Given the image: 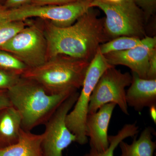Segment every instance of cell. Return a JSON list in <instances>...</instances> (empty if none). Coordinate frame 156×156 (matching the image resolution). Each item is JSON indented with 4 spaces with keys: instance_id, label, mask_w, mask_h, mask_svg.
<instances>
[{
    "instance_id": "8fae6325",
    "label": "cell",
    "mask_w": 156,
    "mask_h": 156,
    "mask_svg": "<svg viewBox=\"0 0 156 156\" xmlns=\"http://www.w3.org/2000/svg\"><path fill=\"white\" fill-rule=\"evenodd\" d=\"M116 105L106 104L97 111L88 114L85 124L86 136L89 138L91 149L102 152L109 145L108 134L109 126Z\"/></svg>"
},
{
    "instance_id": "5bb4252c",
    "label": "cell",
    "mask_w": 156,
    "mask_h": 156,
    "mask_svg": "<svg viewBox=\"0 0 156 156\" xmlns=\"http://www.w3.org/2000/svg\"><path fill=\"white\" fill-rule=\"evenodd\" d=\"M21 128V117L13 106L0 110V149L18 141Z\"/></svg>"
},
{
    "instance_id": "4316f807",
    "label": "cell",
    "mask_w": 156,
    "mask_h": 156,
    "mask_svg": "<svg viewBox=\"0 0 156 156\" xmlns=\"http://www.w3.org/2000/svg\"><path fill=\"white\" fill-rule=\"evenodd\" d=\"M109 2H121L122 0H108Z\"/></svg>"
},
{
    "instance_id": "9c48e42d",
    "label": "cell",
    "mask_w": 156,
    "mask_h": 156,
    "mask_svg": "<svg viewBox=\"0 0 156 156\" xmlns=\"http://www.w3.org/2000/svg\"><path fill=\"white\" fill-rule=\"evenodd\" d=\"M132 82L129 73H122L115 66L103 73L93 90L89 102L88 114L97 111L106 104L114 103L126 115H129L126 101V87Z\"/></svg>"
},
{
    "instance_id": "5b68a950",
    "label": "cell",
    "mask_w": 156,
    "mask_h": 156,
    "mask_svg": "<svg viewBox=\"0 0 156 156\" xmlns=\"http://www.w3.org/2000/svg\"><path fill=\"white\" fill-rule=\"evenodd\" d=\"M92 0H78L62 5H41L30 4L15 9L1 6V13L8 21H25L35 17L48 20L61 27L69 26L91 7Z\"/></svg>"
},
{
    "instance_id": "44dd1931",
    "label": "cell",
    "mask_w": 156,
    "mask_h": 156,
    "mask_svg": "<svg viewBox=\"0 0 156 156\" xmlns=\"http://www.w3.org/2000/svg\"><path fill=\"white\" fill-rule=\"evenodd\" d=\"M136 5L142 10L144 14L145 21L155 12L156 0H133Z\"/></svg>"
},
{
    "instance_id": "ba28073f",
    "label": "cell",
    "mask_w": 156,
    "mask_h": 156,
    "mask_svg": "<svg viewBox=\"0 0 156 156\" xmlns=\"http://www.w3.org/2000/svg\"><path fill=\"white\" fill-rule=\"evenodd\" d=\"M79 95L77 91L72 93L45 123L42 142L44 156H62L63 150L72 143L76 142V136L68 128L66 119Z\"/></svg>"
},
{
    "instance_id": "ffe728a7",
    "label": "cell",
    "mask_w": 156,
    "mask_h": 156,
    "mask_svg": "<svg viewBox=\"0 0 156 156\" xmlns=\"http://www.w3.org/2000/svg\"><path fill=\"white\" fill-rule=\"evenodd\" d=\"M21 76L0 68V90H8L17 83Z\"/></svg>"
},
{
    "instance_id": "7402d4cb",
    "label": "cell",
    "mask_w": 156,
    "mask_h": 156,
    "mask_svg": "<svg viewBox=\"0 0 156 156\" xmlns=\"http://www.w3.org/2000/svg\"><path fill=\"white\" fill-rule=\"evenodd\" d=\"M77 1L78 0H31L30 3L41 5H62Z\"/></svg>"
},
{
    "instance_id": "484cf974",
    "label": "cell",
    "mask_w": 156,
    "mask_h": 156,
    "mask_svg": "<svg viewBox=\"0 0 156 156\" xmlns=\"http://www.w3.org/2000/svg\"><path fill=\"white\" fill-rule=\"evenodd\" d=\"M150 114L151 118L153 120L154 122L156 123V105H154L149 108Z\"/></svg>"
},
{
    "instance_id": "2e32d148",
    "label": "cell",
    "mask_w": 156,
    "mask_h": 156,
    "mask_svg": "<svg viewBox=\"0 0 156 156\" xmlns=\"http://www.w3.org/2000/svg\"><path fill=\"white\" fill-rule=\"evenodd\" d=\"M138 132L139 128L136 123L126 124L116 134L108 136L109 145L105 151L98 152L91 148L89 153L86 154L84 156H114L115 149L120 143L128 137L135 136Z\"/></svg>"
},
{
    "instance_id": "e0dca14e",
    "label": "cell",
    "mask_w": 156,
    "mask_h": 156,
    "mask_svg": "<svg viewBox=\"0 0 156 156\" xmlns=\"http://www.w3.org/2000/svg\"><path fill=\"white\" fill-rule=\"evenodd\" d=\"M142 39L134 37H117L101 44L98 50L104 55L112 52L125 51L140 44Z\"/></svg>"
},
{
    "instance_id": "7c38bea8",
    "label": "cell",
    "mask_w": 156,
    "mask_h": 156,
    "mask_svg": "<svg viewBox=\"0 0 156 156\" xmlns=\"http://www.w3.org/2000/svg\"><path fill=\"white\" fill-rule=\"evenodd\" d=\"M128 106L137 112L156 105V79H143L132 73V82L126 91Z\"/></svg>"
},
{
    "instance_id": "cb8c5ba5",
    "label": "cell",
    "mask_w": 156,
    "mask_h": 156,
    "mask_svg": "<svg viewBox=\"0 0 156 156\" xmlns=\"http://www.w3.org/2000/svg\"><path fill=\"white\" fill-rule=\"evenodd\" d=\"M31 0H6L3 5L7 9H15L31 3Z\"/></svg>"
},
{
    "instance_id": "8992f818",
    "label": "cell",
    "mask_w": 156,
    "mask_h": 156,
    "mask_svg": "<svg viewBox=\"0 0 156 156\" xmlns=\"http://www.w3.org/2000/svg\"><path fill=\"white\" fill-rule=\"evenodd\" d=\"M112 66L98 49L87 68L80 93L72 110L66 116V121L68 128L75 135L76 142L81 145L88 142L85 124L92 92L103 73Z\"/></svg>"
},
{
    "instance_id": "603a6c76",
    "label": "cell",
    "mask_w": 156,
    "mask_h": 156,
    "mask_svg": "<svg viewBox=\"0 0 156 156\" xmlns=\"http://www.w3.org/2000/svg\"><path fill=\"white\" fill-rule=\"evenodd\" d=\"M147 79H156V49L153 51L150 58Z\"/></svg>"
},
{
    "instance_id": "6da1fadb",
    "label": "cell",
    "mask_w": 156,
    "mask_h": 156,
    "mask_svg": "<svg viewBox=\"0 0 156 156\" xmlns=\"http://www.w3.org/2000/svg\"><path fill=\"white\" fill-rule=\"evenodd\" d=\"M98 13L93 7L90 8L74 23L65 27L41 20L48 42V59L65 55L91 62L100 45L108 39L104 20L98 17Z\"/></svg>"
},
{
    "instance_id": "4fadbf2b",
    "label": "cell",
    "mask_w": 156,
    "mask_h": 156,
    "mask_svg": "<svg viewBox=\"0 0 156 156\" xmlns=\"http://www.w3.org/2000/svg\"><path fill=\"white\" fill-rule=\"evenodd\" d=\"M43 137V134H33L21 128L18 141L0 149V156H44L42 149Z\"/></svg>"
},
{
    "instance_id": "9a60e30c",
    "label": "cell",
    "mask_w": 156,
    "mask_h": 156,
    "mask_svg": "<svg viewBox=\"0 0 156 156\" xmlns=\"http://www.w3.org/2000/svg\"><path fill=\"white\" fill-rule=\"evenodd\" d=\"M154 131L151 127L145 128L138 139L136 136L131 144L123 140L119 144L122 154L119 156H153L156 143L153 140Z\"/></svg>"
},
{
    "instance_id": "ac0fdd59",
    "label": "cell",
    "mask_w": 156,
    "mask_h": 156,
    "mask_svg": "<svg viewBox=\"0 0 156 156\" xmlns=\"http://www.w3.org/2000/svg\"><path fill=\"white\" fill-rule=\"evenodd\" d=\"M0 4V47L12 38L27 25L25 21H8L2 16Z\"/></svg>"
},
{
    "instance_id": "d6986e66",
    "label": "cell",
    "mask_w": 156,
    "mask_h": 156,
    "mask_svg": "<svg viewBox=\"0 0 156 156\" xmlns=\"http://www.w3.org/2000/svg\"><path fill=\"white\" fill-rule=\"evenodd\" d=\"M0 68L22 76L29 68L12 53L0 50Z\"/></svg>"
},
{
    "instance_id": "277c9868",
    "label": "cell",
    "mask_w": 156,
    "mask_h": 156,
    "mask_svg": "<svg viewBox=\"0 0 156 156\" xmlns=\"http://www.w3.org/2000/svg\"><path fill=\"white\" fill-rule=\"evenodd\" d=\"M91 7L100 9L105 14L104 27L108 38L129 36L142 39L144 36V14L133 0L116 3L92 0Z\"/></svg>"
},
{
    "instance_id": "7a4b0ae2",
    "label": "cell",
    "mask_w": 156,
    "mask_h": 156,
    "mask_svg": "<svg viewBox=\"0 0 156 156\" xmlns=\"http://www.w3.org/2000/svg\"><path fill=\"white\" fill-rule=\"evenodd\" d=\"M75 91L51 95L36 81L21 76L8 92L11 105L21 117V128L31 131L37 126L44 125L62 102Z\"/></svg>"
},
{
    "instance_id": "3957f363",
    "label": "cell",
    "mask_w": 156,
    "mask_h": 156,
    "mask_svg": "<svg viewBox=\"0 0 156 156\" xmlns=\"http://www.w3.org/2000/svg\"><path fill=\"white\" fill-rule=\"evenodd\" d=\"M90 62L58 55L28 69L22 76L36 81L51 95L77 91L82 87Z\"/></svg>"
},
{
    "instance_id": "30bf717a",
    "label": "cell",
    "mask_w": 156,
    "mask_h": 156,
    "mask_svg": "<svg viewBox=\"0 0 156 156\" xmlns=\"http://www.w3.org/2000/svg\"><path fill=\"white\" fill-rule=\"evenodd\" d=\"M156 37L146 36L138 46L129 50L105 55L111 65L127 66L140 77L147 79L150 58L156 49Z\"/></svg>"
},
{
    "instance_id": "d4e9b609",
    "label": "cell",
    "mask_w": 156,
    "mask_h": 156,
    "mask_svg": "<svg viewBox=\"0 0 156 156\" xmlns=\"http://www.w3.org/2000/svg\"><path fill=\"white\" fill-rule=\"evenodd\" d=\"M11 106L8 90H0V110Z\"/></svg>"
},
{
    "instance_id": "52a82bcc",
    "label": "cell",
    "mask_w": 156,
    "mask_h": 156,
    "mask_svg": "<svg viewBox=\"0 0 156 156\" xmlns=\"http://www.w3.org/2000/svg\"><path fill=\"white\" fill-rule=\"evenodd\" d=\"M27 25L0 47L12 53L29 68L37 67L48 60V45L41 23L27 20Z\"/></svg>"
}]
</instances>
